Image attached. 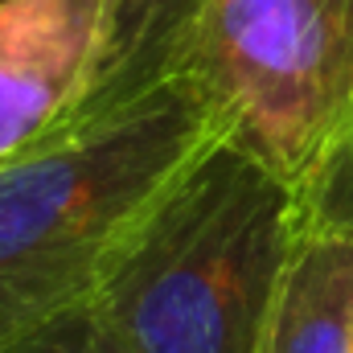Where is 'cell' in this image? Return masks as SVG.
I'll use <instances>...</instances> for the list:
<instances>
[{"label":"cell","instance_id":"cell-1","mask_svg":"<svg viewBox=\"0 0 353 353\" xmlns=\"http://www.w3.org/2000/svg\"><path fill=\"white\" fill-rule=\"evenodd\" d=\"M300 230V193L214 136L119 239L90 300L128 353H259Z\"/></svg>","mask_w":353,"mask_h":353},{"label":"cell","instance_id":"cell-2","mask_svg":"<svg viewBox=\"0 0 353 353\" xmlns=\"http://www.w3.org/2000/svg\"><path fill=\"white\" fill-rule=\"evenodd\" d=\"M214 136L205 99L181 74L0 161V345L90 296L119 239Z\"/></svg>","mask_w":353,"mask_h":353},{"label":"cell","instance_id":"cell-3","mask_svg":"<svg viewBox=\"0 0 353 353\" xmlns=\"http://www.w3.org/2000/svg\"><path fill=\"white\" fill-rule=\"evenodd\" d=\"M185 79L296 193L353 115V0H210Z\"/></svg>","mask_w":353,"mask_h":353},{"label":"cell","instance_id":"cell-4","mask_svg":"<svg viewBox=\"0 0 353 353\" xmlns=\"http://www.w3.org/2000/svg\"><path fill=\"white\" fill-rule=\"evenodd\" d=\"M103 0H0V161L50 136L79 87Z\"/></svg>","mask_w":353,"mask_h":353},{"label":"cell","instance_id":"cell-5","mask_svg":"<svg viewBox=\"0 0 353 353\" xmlns=\"http://www.w3.org/2000/svg\"><path fill=\"white\" fill-rule=\"evenodd\" d=\"M210 0H103L87 79L66 123H90L185 74Z\"/></svg>","mask_w":353,"mask_h":353},{"label":"cell","instance_id":"cell-6","mask_svg":"<svg viewBox=\"0 0 353 353\" xmlns=\"http://www.w3.org/2000/svg\"><path fill=\"white\" fill-rule=\"evenodd\" d=\"M259 353H353V226L304 222Z\"/></svg>","mask_w":353,"mask_h":353},{"label":"cell","instance_id":"cell-7","mask_svg":"<svg viewBox=\"0 0 353 353\" xmlns=\"http://www.w3.org/2000/svg\"><path fill=\"white\" fill-rule=\"evenodd\" d=\"M0 353H128V345L119 341L111 321L94 308V300L83 296V300L41 316L12 341H4Z\"/></svg>","mask_w":353,"mask_h":353},{"label":"cell","instance_id":"cell-8","mask_svg":"<svg viewBox=\"0 0 353 353\" xmlns=\"http://www.w3.org/2000/svg\"><path fill=\"white\" fill-rule=\"evenodd\" d=\"M300 210H304V222L353 226V115L345 119L316 176L300 189Z\"/></svg>","mask_w":353,"mask_h":353}]
</instances>
